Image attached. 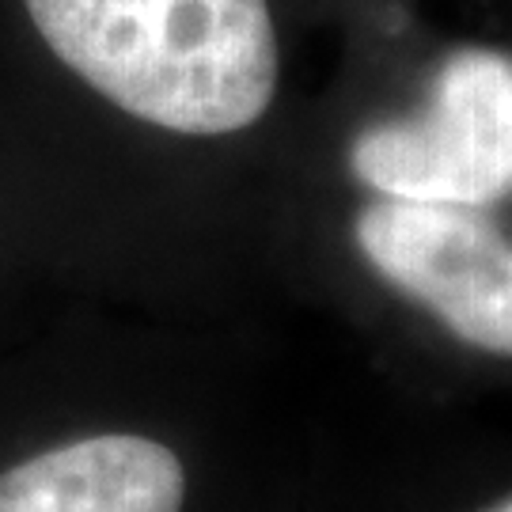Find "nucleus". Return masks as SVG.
<instances>
[{
    "label": "nucleus",
    "instance_id": "4",
    "mask_svg": "<svg viewBox=\"0 0 512 512\" xmlns=\"http://www.w3.org/2000/svg\"><path fill=\"white\" fill-rule=\"evenodd\" d=\"M186 471L160 440H73L0 471V512H183Z\"/></svg>",
    "mask_w": 512,
    "mask_h": 512
},
{
    "label": "nucleus",
    "instance_id": "5",
    "mask_svg": "<svg viewBox=\"0 0 512 512\" xmlns=\"http://www.w3.org/2000/svg\"><path fill=\"white\" fill-rule=\"evenodd\" d=\"M490 512H512V497H509V501H501V505H497V509H490Z\"/></svg>",
    "mask_w": 512,
    "mask_h": 512
},
{
    "label": "nucleus",
    "instance_id": "1",
    "mask_svg": "<svg viewBox=\"0 0 512 512\" xmlns=\"http://www.w3.org/2000/svg\"><path fill=\"white\" fill-rule=\"evenodd\" d=\"M50 54L148 126L224 137L270 110L281 50L270 0H23Z\"/></svg>",
    "mask_w": 512,
    "mask_h": 512
},
{
    "label": "nucleus",
    "instance_id": "3",
    "mask_svg": "<svg viewBox=\"0 0 512 512\" xmlns=\"http://www.w3.org/2000/svg\"><path fill=\"white\" fill-rule=\"evenodd\" d=\"M357 243L456 338L512 357V239L482 209L380 198L361 209Z\"/></svg>",
    "mask_w": 512,
    "mask_h": 512
},
{
    "label": "nucleus",
    "instance_id": "2",
    "mask_svg": "<svg viewBox=\"0 0 512 512\" xmlns=\"http://www.w3.org/2000/svg\"><path fill=\"white\" fill-rule=\"evenodd\" d=\"M349 167L384 198L486 209L512 194V61L456 46L437 61L406 118L357 133Z\"/></svg>",
    "mask_w": 512,
    "mask_h": 512
}]
</instances>
